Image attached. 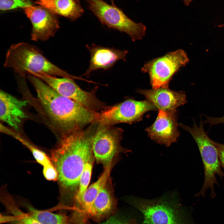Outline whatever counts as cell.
Listing matches in <instances>:
<instances>
[{
  "mask_svg": "<svg viewBox=\"0 0 224 224\" xmlns=\"http://www.w3.org/2000/svg\"><path fill=\"white\" fill-rule=\"evenodd\" d=\"M100 224H137L134 219H128L115 215L111 216L109 219Z\"/></svg>",
  "mask_w": 224,
  "mask_h": 224,
  "instance_id": "d4e9b609",
  "label": "cell"
},
{
  "mask_svg": "<svg viewBox=\"0 0 224 224\" xmlns=\"http://www.w3.org/2000/svg\"><path fill=\"white\" fill-rule=\"evenodd\" d=\"M219 27H222L224 26V24L220 25L218 26Z\"/></svg>",
  "mask_w": 224,
  "mask_h": 224,
  "instance_id": "f546056e",
  "label": "cell"
},
{
  "mask_svg": "<svg viewBox=\"0 0 224 224\" xmlns=\"http://www.w3.org/2000/svg\"><path fill=\"white\" fill-rule=\"evenodd\" d=\"M183 1L184 4L187 6H189L192 0H182Z\"/></svg>",
  "mask_w": 224,
  "mask_h": 224,
  "instance_id": "83f0119b",
  "label": "cell"
},
{
  "mask_svg": "<svg viewBox=\"0 0 224 224\" xmlns=\"http://www.w3.org/2000/svg\"><path fill=\"white\" fill-rule=\"evenodd\" d=\"M157 109L147 100L129 99L101 111L97 122L111 126L120 123L132 124L142 120L145 113Z\"/></svg>",
  "mask_w": 224,
  "mask_h": 224,
  "instance_id": "30bf717a",
  "label": "cell"
},
{
  "mask_svg": "<svg viewBox=\"0 0 224 224\" xmlns=\"http://www.w3.org/2000/svg\"><path fill=\"white\" fill-rule=\"evenodd\" d=\"M85 0L89 9L103 25L126 33L133 41L142 39L145 35L146 26L133 21L115 5L103 0Z\"/></svg>",
  "mask_w": 224,
  "mask_h": 224,
  "instance_id": "8992f818",
  "label": "cell"
},
{
  "mask_svg": "<svg viewBox=\"0 0 224 224\" xmlns=\"http://www.w3.org/2000/svg\"><path fill=\"white\" fill-rule=\"evenodd\" d=\"M137 92L144 96L159 110L166 112L175 111L178 107L187 102L184 92L174 91L168 88L139 89Z\"/></svg>",
  "mask_w": 224,
  "mask_h": 224,
  "instance_id": "9a60e30c",
  "label": "cell"
},
{
  "mask_svg": "<svg viewBox=\"0 0 224 224\" xmlns=\"http://www.w3.org/2000/svg\"><path fill=\"white\" fill-rule=\"evenodd\" d=\"M5 67L12 69L21 76L30 73L60 76L73 80L85 79L68 73L50 62L40 50L26 43L12 45L7 50L4 64Z\"/></svg>",
  "mask_w": 224,
  "mask_h": 224,
  "instance_id": "3957f363",
  "label": "cell"
},
{
  "mask_svg": "<svg viewBox=\"0 0 224 224\" xmlns=\"http://www.w3.org/2000/svg\"><path fill=\"white\" fill-rule=\"evenodd\" d=\"M27 101L19 99L3 91H0V119L12 129L20 132L23 121L27 118L24 110Z\"/></svg>",
  "mask_w": 224,
  "mask_h": 224,
  "instance_id": "4fadbf2b",
  "label": "cell"
},
{
  "mask_svg": "<svg viewBox=\"0 0 224 224\" xmlns=\"http://www.w3.org/2000/svg\"><path fill=\"white\" fill-rule=\"evenodd\" d=\"M26 207L28 213L42 224H68L67 217L64 214L39 210L30 205Z\"/></svg>",
  "mask_w": 224,
  "mask_h": 224,
  "instance_id": "ffe728a7",
  "label": "cell"
},
{
  "mask_svg": "<svg viewBox=\"0 0 224 224\" xmlns=\"http://www.w3.org/2000/svg\"><path fill=\"white\" fill-rule=\"evenodd\" d=\"M115 204L112 184L110 177L95 199L88 212L87 218L100 220L112 211Z\"/></svg>",
  "mask_w": 224,
  "mask_h": 224,
  "instance_id": "e0dca14e",
  "label": "cell"
},
{
  "mask_svg": "<svg viewBox=\"0 0 224 224\" xmlns=\"http://www.w3.org/2000/svg\"><path fill=\"white\" fill-rule=\"evenodd\" d=\"M123 132L119 128L97 123L92 137V150L97 163L102 165L104 168L113 164L120 152H128L121 146Z\"/></svg>",
  "mask_w": 224,
  "mask_h": 224,
  "instance_id": "52a82bcc",
  "label": "cell"
},
{
  "mask_svg": "<svg viewBox=\"0 0 224 224\" xmlns=\"http://www.w3.org/2000/svg\"><path fill=\"white\" fill-rule=\"evenodd\" d=\"M113 164L104 168L98 180L88 187L80 201L74 205L73 217L75 219L84 222L87 218L88 212L95 199L110 177Z\"/></svg>",
  "mask_w": 224,
  "mask_h": 224,
  "instance_id": "2e32d148",
  "label": "cell"
},
{
  "mask_svg": "<svg viewBox=\"0 0 224 224\" xmlns=\"http://www.w3.org/2000/svg\"><path fill=\"white\" fill-rule=\"evenodd\" d=\"M194 123L192 127L182 124L179 125L188 132L194 138L198 148L203 165L204 183L197 195H204L206 192L209 189L212 197H214L215 195L214 185L218 184L216 175L222 178L224 177V173L221 169L215 141L209 138L205 132L201 119L199 126L194 120Z\"/></svg>",
  "mask_w": 224,
  "mask_h": 224,
  "instance_id": "277c9868",
  "label": "cell"
},
{
  "mask_svg": "<svg viewBox=\"0 0 224 224\" xmlns=\"http://www.w3.org/2000/svg\"><path fill=\"white\" fill-rule=\"evenodd\" d=\"M95 159H92L86 163L81 175L77 192L73 199L74 205L81 200L88 187L91 176L93 166Z\"/></svg>",
  "mask_w": 224,
  "mask_h": 224,
  "instance_id": "7402d4cb",
  "label": "cell"
},
{
  "mask_svg": "<svg viewBox=\"0 0 224 224\" xmlns=\"http://www.w3.org/2000/svg\"><path fill=\"white\" fill-rule=\"evenodd\" d=\"M89 51L90 59L88 68L82 75L89 77L92 72L100 69L107 70L111 68L120 60L125 61L128 53L125 50H121L114 48H109L92 44L86 45Z\"/></svg>",
  "mask_w": 224,
  "mask_h": 224,
  "instance_id": "5bb4252c",
  "label": "cell"
},
{
  "mask_svg": "<svg viewBox=\"0 0 224 224\" xmlns=\"http://www.w3.org/2000/svg\"><path fill=\"white\" fill-rule=\"evenodd\" d=\"M30 74L42 80L59 94L76 101L90 110L98 112L107 107L105 103L96 96L95 89L90 91H84L75 83L74 80L42 73H31Z\"/></svg>",
  "mask_w": 224,
  "mask_h": 224,
  "instance_id": "9c48e42d",
  "label": "cell"
},
{
  "mask_svg": "<svg viewBox=\"0 0 224 224\" xmlns=\"http://www.w3.org/2000/svg\"><path fill=\"white\" fill-rule=\"evenodd\" d=\"M206 119L202 121L203 124H209L210 126L217 125L220 124H224V115L220 117H213L205 116Z\"/></svg>",
  "mask_w": 224,
  "mask_h": 224,
  "instance_id": "484cf974",
  "label": "cell"
},
{
  "mask_svg": "<svg viewBox=\"0 0 224 224\" xmlns=\"http://www.w3.org/2000/svg\"><path fill=\"white\" fill-rule=\"evenodd\" d=\"M35 3L72 21L81 17L84 12L79 0H36Z\"/></svg>",
  "mask_w": 224,
  "mask_h": 224,
  "instance_id": "ac0fdd59",
  "label": "cell"
},
{
  "mask_svg": "<svg viewBox=\"0 0 224 224\" xmlns=\"http://www.w3.org/2000/svg\"><path fill=\"white\" fill-rule=\"evenodd\" d=\"M33 5L31 0H0V10L2 11L21 8Z\"/></svg>",
  "mask_w": 224,
  "mask_h": 224,
  "instance_id": "603a6c76",
  "label": "cell"
},
{
  "mask_svg": "<svg viewBox=\"0 0 224 224\" xmlns=\"http://www.w3.org/2000/svg\"><path fill=\"white\" fill-rule=\"evenodd\" d=\"M93 125L58 137L50 151L49 156L58 173L57 181L63 200H73L86 164L95 159L92 144Z\"/></svg>",
  "mask_w": 224,
  "mask_h": 224,
  "instance_id": "6da1fadb",
  "label": "cell"
},
{
  "mask_svg": "<svg viewBox=\"0 0 224 224\" xmlns=\"http://www.w3.org/2000/svg\"><path fill=\"white\" fill-rule=\"evenodd\" d=\"M43 173L47 180L51 181H57L58 173L52 163L43 167Z\"/></svg>",
  "mask_w": 224,
  "mask_h": 224,
  "instance_id": "cb8c5ba5",
  "label": "cell"
},
{
  "mask_svg": "<svg viewBox=\"0 0 224 224\" xmlns=\"http://www.w3.org/2000/svg\"><path fill=\"white\" fill-rule=\"evenodd\" d=\"M1 199L3 204L12 214L10 218L7 217V222L15 224H42L28 213L21 211L17 206L12 198L8 192L5 186L1 189Z\"/></svg>",
  "mask_w": 224,
  "mask_h": 224,
  "instance_id": "d6986e66",
  "label": "cell"
},
{
  "mask_svg": "<svg viewBox=\"0 0 224 224\" xmlns=\"http://www.w3.org/2000/svg\"><path fill=\"white\" fill-rule=\"evenodd\" d=\"M110 1L112 3V4L115 5L114 4V0H110Z\"/></svg>",
  "mask_w": 224,
  "mask_h": 224,
  "instance_id": "f1b7e54d",
  "label": "cell"
},
{
  "mask_svg": "<svg viewBox=\"0 0 224 224\" xmlns=\"http://www.w3.org/2000/svg\"><path fill=\"white\" fill-rule=\"evenodd\" d=\"M28 78L35 89L43 115L58 138L97 121L99 113L60 95L35 76L29 74Z\"/></svg>",
  "mask_w": 224,
  "mask_h": 224,
  "instance_id": "7a4b0ae2",
  "label": "cell"
},
{
  "mask_svg": "<svg viewBox=\"0 0 224 224\" xmlns=\"http://www.w3.org/2000/svg\"><path fill=\"white\" fill-rule=\"evenodd\" d=\"M176 111L166 112L159 110L156 119L146 131L155 142L168 147L177 141L180 135L178 130Z\"/></svg>",
  "mask_w": 224,
  "mask_h": 224,
  "instance_id": "7c38bea8",
  "label": "cell"
},
{
  "mask_svg": "<svg viewBox=\"0 0 224 224\" xmlns=\"http://www.w3.org/2000/svg\"><path fill=\"white\" fill-rule=\"evenodd\" d=\"M128 200L142 214V224H182L180 204L176 193L170 192L153 199L132 197Z\"/></svg>",
  "mask_w": 224,
  "mask_h": 224,
  "instance_id": "5b68a950",
  "label": "cell"
},
{
  "mask_svg": "<svg viewBox=\"0 0 224 224\" xmlns=\"http://www.w3.org/2000/svg\"><path fill=\"white\" fill-rule=\"evenodd\" d=\"M217 147L218 156L221 166L224 170V144L215 142Z\"/></svg>",
  "mask_w": 224,
  "mask_h": 224,
  "instance_id": "4316f807",
  "label": "cell"
},
{
  "mask_svg": "<svg viewBox=\"0 0 224 224\" xmlns=\"http://www.w3.org/2000/svg\"><path fill=\"white\" fill-rule=\"evenodd\" d=\"M189 62L186 53L179 49L149 61L145 63L141 70L149 74L153 89L168 88L174 75Z\"/></svg>",
  "mask_w": 224,
  "mask_h": 224,
  "instance_id": "ba28073f",
  "label": "cell"
},
{
  "mask_svg": "<svg viewBox=\"0 0 224 224\" xmlns=\"http://www.w3.org/2000/svg\"><path fill=\"white\" fill-rule=\"evenodd\" d=\"M8 134L14 137L26 147L31 152L37 162L43 167L51 162L49 156L32 144L25 138L21 135L20 133L13 129H10Z\"/></svg>",
  "mask_w": 224,
  "mask_h": 224,
  "instance_id": "44dd1931",
  "label": "cell"
},
{
  "mask_svg": "<svg viewBox=\"0 0 224 224\" xmlns=\"http://www.w3.org/2000/svg\"><path fill=\"white\" fill-rule=\"evenodd\" d=\"M23 9L32 24V40H46L53 37L59 28L56 15L47 9L33 5Z\"/></svg>",
  "mask_w": 224,
  "mask_h": 224,
  "instance_id": "8fae6325",
  "label": "cell"
}]
</instances>
